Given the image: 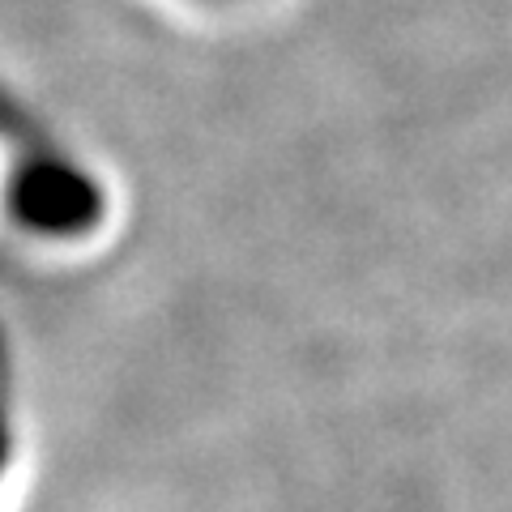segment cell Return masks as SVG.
<instances>
[{"mask_svg":"<svg viewBox=\"0 0 512 512\" xmlns=\"http://www.w3.org/2000/svg\"><path fill=\"white\" fill-rule=\"evenodd\" d=\"M0 453H5V444H0Z\"/></svg>","mask_w":512,"mask_h":512,"instance_id":"6da1fadb","label":"cell"}]
</instances>
